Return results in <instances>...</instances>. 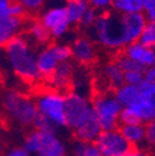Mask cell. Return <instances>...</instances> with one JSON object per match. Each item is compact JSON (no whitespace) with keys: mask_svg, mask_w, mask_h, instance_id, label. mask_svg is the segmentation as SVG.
<instances>
[{"mask_svg":"<svg viewBox=\"0 0 155 156\" xmlns=\"http://www.w3.org/2000/svg\"><path fill=\"white\" fill-rule=\"evenodd\" d=\"M4 53L10 69L20 81L35 84L41 81L36 66V52L25 35H19L4 46Z\"/></svg>","mask_w":155,"mask_h":156,"instance_id":"cell-1","label":"cell"},{"mask_svg":"<svg viewBox=\"0 0 155 156\" xmlns=\"http://www.w3.org/2000/svg\"><path fill=\"white\" fill-rule=\"evenodd\" d=\"M4 118L19 128H32L37 116V109L32 97L20 90L9 89L2 94L0 99Z\"/></svg>","mask_w":155,"mask_h":156,"instance_id":"cell-2","label":"cell"},{"mask_svg":"<svg viewBox=\"0 0 155 156\" xmlns=\"http://www.w3.org/2000/svg\"><path fill=\"white\" fill-rule=\"evenodd\" d=\"M96 41L107 50H123L127 44L123 16L113 10L101 12L92 27Z\"/></svg>","mask_w":155,"mask_h":156,"instance_id":"cell-3","label":"cell"},{"mask_svg":"<svg viewBox=\"0 0 155 156\" xmlns=\"http://www.w3.org/2000/svg\"><path fill=\"white\" fill-rule=\"evenodd\" d=\"M32 156H68L70 146L55 130L31 129L21 144Z\"/></svg>","mask_w":155,"mask_h":156,"instance_id":"cell-4","label":"cell"},{"mask_svg":"<svg viewBox=\"0 0 155 156\" xmlns=\"http://www.w3.org/2000/svg\"><path fill=\"white\" fill-rule=\"evenodd\" d=\"M37 114L47 119L57 130L67 128L66 120V93L47 88L35 95Z\"/></svg>","mask_w":155,"mask_h":156,"instance_id":"cell-5","label":"cell"},{"mask_svg":"<svg viewBox=\"0 0 155 156\" xmlns=\"http://www.w3.org/2000/svg\"><path fill=\"white\" fill-rule=\"evenodd\" d=\"M91 102L93 113L102 128V131L118 129L123 107L115 98L113 90L98 92L94 94Z\"/></svg>","mask_w":155,"mask_h":156,"instance_id":"cell-6","label":"cell"},{"mask_svg":"<svg viewBox=\"0 0 155 156\" xmlns=\"http://www.w3.org/2000/svg\"><path fill=\"white\" fill-rule=\"evenodd\" d=\"M93 115L92 102L86 94L76 90L66 93V120L68 129L72 131L78 129Z\"/></svg>","mask_w":155,"mask_h":156,"instance_id":"cell-7","label":"cell"},{"mask_svg":"<svg viewBox=\"0 0 155 156\" xmlns=\"http://www.w3.org/2000/svg\"><path fill=\"white\" fill-rule=\"evenodd\" d=\"M93 145L102 156H125L133 149L118 129L103 130Z\"/></svg>","mask_w":155,"mask_h":156,"instance_id":"cell-8","label":"cell"},{"mask_svg":"<svg viewBox=\"0 0 155 156\" xmlns=\"http://www.w3.org/2000/svg\"><path fill=\"white\" fill-rule=\"evenodd\" d=\"M41 24L49 30L50 35L55 40L65 37L70 30L71 25L67 21V15L65 6H52L46 9L38 17Z\"/></svg>","mask_w":155,"mask_h":156,"instance_id":"cell-9","label":"cell"},{"mask_svg":"<svg viewBox=\"0 0 155 156\" xmlns=\"http://www.w3.org/2000/svg\"><path fill=\"white\" fill-rule=\"evenodd\" d=\"M71 51L72 58L82 66H88L93 63L97 58V48L92 38L86 36H78L72 41Z\"/></svg>","mask_w":155,"mask_h":156,"instance_id":"cell-10","label":"cell"},{"mask_svg":"<svg viewBox=\"0 0 155 156\" xmlns=\"http://www.w3.org/2000/svg\"><path fill=\"white\" fill-rule=\"evenodd\" d=\"M122 53L135 63H138L143 69L155 67V48L145 47L139 41L127 45Z\"/></svg>","mask_w":155,"mask_h":156,"instance_id":"cell-11","label":"cell"},{"mask_svg":"<svg viewBox=\"0 0 155 156\" xmlns=\"http://www.w3.org/2000/svg\"><path fill=\"white\" fill-rule=\"evenodd\" d=\"M74 77V67L71 61L61 62L56 67L52 76L47 80L49 88L59 90L62 93H67L71 84L73 83Z\"/></svg>","mask_w":155,"mask_h":156,"instance_id":"cell-12","label":"cell"},{"mask_svg":"<svg viewBox=\"0 0 155 156\" xmlns=\"http://www.w3.org/2000/svg\"><path fill=\"white\" fill-rule=\"evenodd\" d=\"M25 36L31 44H35L38 47H46L51 45L52 37L49 30L41 24L38 19H31L25 23Z\"/></svg>","mask_w":155,"mask_h":156,"instance_id":"cell-13","label":"cell"},{"mask_svg":"<svg viewBox=\"0 0 155 156\" xmlns=\"http://www.w3.org/2000/svg\"><path fill=\"white\" fill-rule=\"evenodd\" d=\"M25 19H19L14 16L0 17V46H5L13 38L21 35L20 32L25 27Z\"/></svg>","mask_w":155,"mask_h":156,"instance_id":"cell-14","label":"cell"},{"mask_svg":"<svg viewBox=\"0 0 155 156\" xmlns=\"http://www.w3.org/2000/svg\"><path fill=\"white\" fill-rule=\"evenodd\" d=\"M59 63L60 62L55 57L50 45L42 47L38 52H36V66L38 73L41 76V80L47 81L55 72L56 67L59 66Z\"/></svg>","mask_w":155,"mask_h":156,"instance_id":"cell-15","label":"cell"},{"mask_svg":"<svg viewBox=\"0 0 155 156\" xmlns=\"http://www.w3.org/2000/svg\"><path fill=\"white\" fill-rule=\"evenodd\" d=\"M74 140L77 141H82L86 144H94L97 138L102 133V128L97 120L96 115H93L89 120H87L83 125H81L78 129H76L72 131Z\"/></svg>","mask_w":155,"mask_h":156,"instance_id":"cell-16","label":"cell"},{"mask_svg":"<svg viewBox=\"0 0 155 156\" xmlns=\"http://www.w3.org/2000/svg\"><path fill=\"white\" fill-rule=\"evenodd\" d=\"M118 130L132 147H143L145 145V125L143 124H121Z\"/></svg>","mask_w":155,"mask_h":156,"instance_id":"cell-17","label":"cell"},{"mask_svg":"<svg viewBox=\"0 0 155 156\" xmlns=\"http://www.w3.org/2000/svg\"><path fill=\"white\" fill-rule=\"evenodd\" d=\"M101 72L103 80L109 84V87H112L113 90L124 84V72L115 61L106 62L102 66Z\"/></svg>","mask_w":155,"mask_h":156,"instance_id":"cell-18","label":"cell"},{"mask_svg":"<svg viewBox=\"0 0 155 156\" xmlns=\"http://www.w3.org/2000/svg\"><path fill=\"white\" fill-rule=\"evenodd\" d=\"M89 8L87 0H66L65 10L67 15V21L71 26H78L83 14Z\"/></svg>","mask_w":155,"mask_h":156,"instance_id":"cell-19","label":"cell"},{"mask_svg":"<svg viewBox=\"0 0 155 156\" xmlns=\"http://www.w3.org/2000/svg\"><path fill=\"white\" fill-rule=\"evenodd\" d=\"M115 98L118 99V102L122 104L123 108H128L133 105L134 103H137L139 99H142V94L139 87L135 86H129V84H123L118 87L117 89L113 90Z\"/></svg>","mask_w":155,"mask_h":156,"instance_id":"cell-20","label":"cell"},{"mask_svg":"<svg viewBox=\"0 0 155 156\" xmlns=\"http://www.w3.org/2000/svg\"><path fill=\"white\" fill-rule=\"evenodd\" d=\"M112 10L119 15L144 12L143 0H113Z\"/></svg>","mask_w":155,"mask_h":156,"instance_id":"cell-21","label":"cell"},{"mask_svg":"<svg viewBox=\"0 0 155 156\" xmlns=\"http://www.w3.org/2000/svg\"><path fill=\"white\" fill-rule=\"evenodd\" d=\"M50 46H51V50H52L55 57L57 58V61H59L60 63L61 62L71 61V58H72V51H71V46L70 45L53 42Z\"/></svg>","mask_w":155,"mask_h":156,"instance_id":"cell-22","label":"cell"},{"mask_svg":"<svg viewBox=\"0 0 155 156\" xmlns=\"http://www.w3.org/2000/svg\"><path fill=\"white\" fill-rule=\"evenodd\" d=\"M143 46L149 48H155V24L148 23L138 40Z\"/></svg>","mask_w":155,"mask_h":156,"instance_id":"cell-23","label":"cell"},{"mask_svg":"<svg viewBox=\"0 0 155 156\" xmlns=\"http://www.w3.org/2000/svg\"><path fill=\"white\" fill-rule=\"evenodd\" d=\"M114 61L118 63V66L121 67V69H122L123 72H130V71H145V69H143L138 63H135L134 61H132L130 58H128V57L124 56L123 53H119Z\"/></svg>","mask_w":155,"mask_h":156,"instance_id":"cell-24","label":"cell"},{"mask_svg":"<svg viewBox=\"0 0 155 156\" xmlns=\"http://www.w3.org/2000/svg\"><path fill=\"white\" fill-rule=\"evenodd\" d=\"M98 15L99 12L98 11H96L94 9H92L91 6L87 9V11L83 14L82 19H81V23H80V27H82L83 30H89L94 26L96 21H97V19H98Z\"/></svg>","mask_w":155,"mask_h":156,"instance_id":"cell-25","label":"cell"},{"mask_svg":"<svg viewBox=\"0 0 155 156\" xmlns=\"http://www.w3.org/2000/svg\"><path fill=\"white\" fill-rule=\"evenodd\" d=\"M139 89H140V94L143 97V99L155 109V87L144 81L139 86Z\"/></svg>","mask_w":155,"mask_h":156,"instance_id":"cell-26","label":"cell"},{"mask_svg":"<svg viewBox=\"0 0 155 156\" xmlns=\"http://www.w3.org/2000/svg\"><path fill=\"white\" fill-rule=\"evenodd\" d=\"M17 3H20L23 8L26 10L27 15L30 14H36L38 11H41L46 0H16Z\"/></svg>","mask_w":155,"mask_h":156,"instance_id":"cell-27","label":"cell"},{"mask_svg":"<svg viewBox=\"0 0 155 156\" xmlns=\"http://www.w3.org/2000/svg\"><path fill=\"white\" fill-rule=\"evenodd\" d=\"M143 82H144V71L124 72V83L125 84L139 87Z\"/></svg>","mask_w":155,"mask_h":156,"instance_id":"cell-28","label":"cell"},{"mask_svg":"<svg viewBox=\"0 0 155 156\" xmlns=\"http://www.w3.org/2000/svg\"><path fill=\"white\" fill-rule=\"evenodd\" d=\"M89 6L92 9H94L96 11L101 12H106L112 10V4H113V0H87Z\"/></svg>","mask_w":155,"mask_h":156,"instance_id":"cell-29","label":"cell"},{"mask_svg":"<svg viewBox=\"0 0 155 156\" xmlns=\"http://www.w3.org/2000/svg\"><path fill=\"white\" fill-rule=\"evenodd\" d=\"M2 156H32L23 145H11L5 147Z\"/></svg>","mask_w":155,"mask_h":156,"instance_id":"cell-30","label":"cell"},{"mask_svg":"<svg viewBox=\"0 0 155 156\" xmlns=\"http://www.w3.org/2000/svg\"><path fill=\"white\" fill-rule=\"evenodd\" d=\"M145 145L153 150H155V119L145 125Z\"/></svg>","mask_w":155,"mask_h":156,"instance_id":"cell-31","label":"cell"},{"mask_svg":"<svg viewBox=\"0 0 155 156\" xmlns=\"http://www.w3.org/2000/svg\"><path fill=\"white\" fill-rule=\"evenodd\" d=\"M87 146H88V144H86V143L74 140L70 146V155L68 156H83Z\"/></svg>","mask_w":155,"mask_h":156,"instance_id":"cell-32","label":"cell"},{"mask_svg":"<svg viewBox=\"0 0 155 156\" xmlns=\"http://www.w3.org/2000/svg\"><path fill=\"white\" fill-rule=\"evenodd\" d=\"M10 16L19 17V19H26L27 12H26V10L23 8V5L20 3H17L16 0H14V3L10 6Z\"/></svg>","mask_w":155,"mask_h":156,"instance_id":"cell-33","label":"cell"},{"mask_svg":"<svg viewBox=\"0 0 155 156\" xmlns=\"http://www.w3.org/2000/svg\"><path fill=\"white\" fill-rule=\"evenodd\" d=\"M14 0H0V17L10 15V6Z\"/></svg>","mask_w":155,"mask_h":156,"instance_id":"cell-34","label":"cell"},{"mask_svg":"<svg viewBox=\"0 0 155 156\" xmlns=\"http://www.w3.org/2000/svg\"><path fill=\"white\" fill-rule=\"evenodd\" d=\"M144 81L155 87V67L144 71Z\"/></svg>","mask_w":155,"mask_h":156,"instance_id":"cell-35","label":"cell"},{"mask_svg":"<svg viewBox=\"0 0 155 156\" xmlns=\"http://www.w3.org/2000/svg\"><path fill=\"white\" fill-rule=\"evenodd\" d=\"M125 156H150V152L144 147H133Z\"/></svg>","mask_w":155,"mask_h":156,"instance_id":"cell-36","label":"cell"},{"mask_svg":"<svg viewBox=\"0 0 155 156\" xmlns=\"http://www.w3.org/2000/svg\"><path fill=\"white\" fill-rule=\"evenodd\" d=\"M83 156H102V155L99 154L98 150L96 149V146H94L93 144H88V146H87V149H86Z\"/></svg>","mask_w":155,"mask_h":156,"instance_id":"cell-37","label":"cell"},{"mask_svg":"<svg viewBox=\"0 0 155 156\" xmlns=\"http://www.w3.org/2000/svg\"><path fill=\"white\" fill-rule=\"evenodd\" d=\"M143 6H144V14L155 11V0H143Z\"/></svg>","mask_w":155,"mask_h":156,"instance_id":"cell-38","label":"cell"},{"mask_svg":"<svg viewBox=\"0 0 155 156\" xmlns=\"http://www.w3.org/2000/svg\"><path fill=\"white\" fill-rule=\"evenodd\" d=\"M4 150H5V146H4V143H3V140H0V156L3 155V152H4Z\"/></svg>","mask_w":155,"mask_h":156,"instance_id":"cell-39","label":"cell"},{"mask_svg":"<svg viewBox=\"0 0 155 156\" xmlns=\"http://www.w3.org/2000/svg\"><path fill=\"white\" fill-rule=\"evenodd\" d=\"M3 134H4V124H0V140H3Z\"/></svg>","mask_w":155,"mask_h":156,"instance_id":"cell-40","label":"cell"},{"mask_svg":"<svg viewBox=\"0 0 155 156\" xmlns=\"http://www.w3.org/2000/svg\"><path fill=\"white\" fill-rule=\"evenodd\" d=\"M0 73H2V67H0Z\"/></svg>","mask_w":155,"mask_h":156,"instance_id":"cell-41","label":"cell"}]
</instances>
